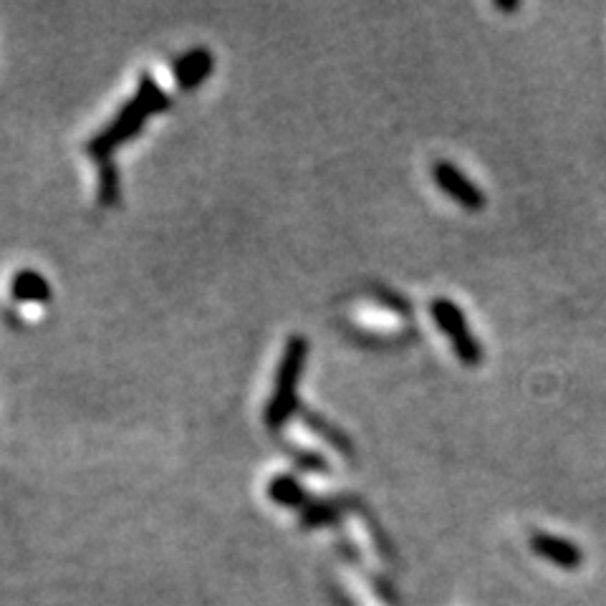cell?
Listing matches in <instances>:
<instances>
[{
    "label": "cell",
    "instance_id": "cell-1",
    "mask_svg": "<svg viewBox=\"0 0 606 606\" xmlns=\"http://www.w3.org/2000/svg\"><path fill=\"white\" fill-rule=\"evenodd\" d=\"M170 96L167 91L157 84V79L152 74L144 71L139 76L137 91H134L132 99L124 104L117 112V117L109 122L107 129H101L99 134L91 137V142L86 144V152L94 157L96 162H104L112 157L114 149H119L122 144H127L134 134H139L147 124V119L152 114H162L170 109Z\"/></svg>",
    "mask_w": 606,
    "mask_h": 606
},
{
    "label": "cell",
    "instance_id": "cell-2",
    "mask_svg": "<svg viewBox=\"0 0 606 606\" xmlns=\"http://www.w3.org/2000/svg\"><path fill=\"white\" fill-rule=\"evenodd\" d=\"M306 357H309V341L303 336H291L286 351H283L281 364H278L276 387H273L266 407L268 430H281L291 420L293 412L298 410V379L306 369Z\"/></svg>",
    "mask_w": 606,
    "mask_h": 606
},
{
    "label": "cell",
    "instance_id": "cell-3",
    "mask_svg": "<svg viewBox=\"0 0 606 606\" xmlns=\"http://www.w3.org/2000/svg\"><path fill=\"white\" fill-rule=\"evenodd\" d=\"M430 311L442 334L450 339L452 349H455L460 362H463L465 367H478V364L483 362V349H480L478 339H475V334L470 331L465 314L458 309V303L440 296L432 301Z\"/></svg>",
    "mask_w": 606,
    "mask_h": 606
},
{
    "label": "cell",
    "instance_id": "cell-4",
    "mask_svg": "<svg viewBox=\"0 0 606 606\" xmlns=\"http://www.w3.org/2000/svg\"><path fill=\"white\" fill-rule=\"evenodd\" d=\"M432 177H435L437 187H440L447 197L458 202L460 208L470 210V213H478V210L485 208L483 192H480L458 167L450 165V162H437L435 170H432Z\"/></svg>",
    "mask_w": 606,
    "mask_h": 606
},
{
    "label": "cell",
    "instance_id": "cell-5",
    "mask_svg": "<svg viewBox=\"0 0 606 606\" xmlns=\"http://www.w3.org/2000/svg\"><path fill=\"white\" fill-rule=\"evenodd\" d=\"M215 69V59L208 48H192L185 56L172 64V76H175L177 89L192 91L208 79Z\"/></svg>",
    "mask_w": 606,
    "mask_h": 606
},
{
    "label": "cell",
    "instance_id": "cell-6",
    "mask_svg": "<svg viewBox=\"0 0 606 606\" xmlns=\"http://www.w3.org/2000/svg\"><path fill=\"white\" fill-rule=\"evenodd\" d=\"M531 548L541 556V559L551 561V564H556L559 569L566 571L579 569L581 561H584V553L579 551L576 543L566 541V538L559 536H551V533H533Z\"/></svg>",
    "mask_w": 606,
    "mask_h": 606
},
{
    "label": "cell",
    "instance_id": "cell-7",
    "mask_svg": "<svg viewBox=\"0 0 606 606\" xmlns=\"http://www.w3.org/2000/svg\"><path fill=\"white\" fill-rule=\"evenodd\" d=\"M11 293L16 301L23 303L51 301V286H48L46 278L36 271H18L11 281Z\"/></svg>",
    "mask_w": 606,
    "mask_h": 606
},
{
    "label": "cell",
    "instance_id": "cell-8",
    "mask_svg": "<svg viewBox=\"0 0 606 606\" xmlns=\"http://www.w3.org/2000/svg\"><path fill=\"white\" fill-rule=\"evenodd\" d=\"M268 495L271 500H276L278 505H286V508H298L303 511L309 505V493L298 485L296 478L291 475H276L268 485Z\"/></svg>",
    "mask_w": 606,
    "mask_h": 606
},
{
    "label": "cell",
    "instance_id": "cell-9",
    "mask_svg": "<svg viewBox=\"0 0 606 606\" xmlns=\"http://www.w3.org/2000/svg\"><path fill=\"white\" fill-rule=\"evenodd\" d=\"M99 167V202L101 205H117L122 195V182H119V170L112 160L96 162Z\"/></svg>",
    "mask_w": 606,
    "mask_h": 606
},
{
    "label": "cell",
    "instance_id": "cell-10",
    "mask_svg": "<svg viewBox=\"0 0 606 606\" xmlns=\"http://www.w3.org/2000/svg\"><path fill=\"white\" fill-rule=\"evenodd\" d=\"M495 8H498V11H503V13H513V11H518V3H495Z\"/></svg>",
    "mask_w": 606,
    "mask_h": 606
}]
</instances>
